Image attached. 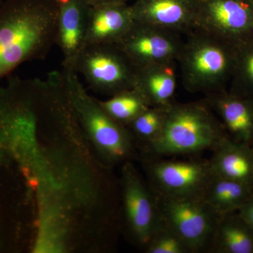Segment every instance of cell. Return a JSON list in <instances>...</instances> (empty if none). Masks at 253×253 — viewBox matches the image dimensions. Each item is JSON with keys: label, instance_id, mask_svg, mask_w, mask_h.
I'll use <instances>...</instances> for the list:
<instances>
[{"label": "cell", "instance_id": "obj_21", "mask_svg": "<svg viewBox=\"0 0 253 253\" xmlns=\"http://www.w3.org/2000/svg\"><path fill=\"white\" fill-rule=\"evenodd\" d=\"M168 106H150L126 126L130 127L133 132L147 145L151 144L162 132Z\"/></svg>", "mask_w": 253, "mask_h": 253}, {"label": "cell", "instance_id": "obj_4", "mask_svg": "<svg viewBox=\"0 0 253 253\" xmlns=\"http://www.w3.org/2000/svg\"><path fill=\"white\" fill-rule=\"evenodd\" d=\"M154 192L161 221L185 241L193 253H210L221 217L202 198L169 199Z\"/></svg>", "mask_w": 253, "mask_h": 253}, {"label": "cell", "instance_id": "obj_9", "mask_svg": "<svg viewBox=\"0 0 253 253\" xmlns=\"http://www.w3.org/2000/svg\"><path fill=\"white\" fill-rule=\"evenodd\" d=\"M184 41L180 33L134 21L116 45L137 68L155 63H177Z\"/></svg>", "mask_w": 253, "mask_h": 253}, {"label": "cell", "instance_id": "obj_22", "mask_svg": "<svg viewBox=\"0 0 253 253\" xmlns=\"http://www.w3.org/2000/svg\"><path fill=\"white\" fill-rule=\"evenodd\" d=\"M145 249L149 253H193L185 241L161 219Z\"/></svg>", "mask_w": 253, "mask_h": 253}, {"label": "cell", "instance_id": "obj_19", "mask_svg": "<svg viewBox=\"0 0 253 253\" xmlns=\"http://www.w3.org/2000/svg\"><path fill=\"white\" fill-rule=\"evenodd\" d=\"M99 104L113 120L126 126L150 107L143 95L134 87L113 95L111 99Z\"/></svg>", "mask_w": 253, "mask_h": 253}, {"label": "cell", "instance_id": "obj_7", "mask_svg": "<svg viewBox=\"0 0 253 253\" xmlns=\"http://www.w3.org/2000/svg\"><path fill=\"white\" fill-rule=\"evenodd\" d=\"M149 161L147 172L151 188L169 199H203L213 176L209 160L152 157Z\"/></svg>", "mask_w": 253, "mask_h": 253}, {"label": "cell", "instance_id": "obj_14", "mask_svg": "<svg viewBox=\"0 0 253 253\" xmlns=\"http://www.w3.org/2000/svg\"><path fill=\"white\" fill-rule=\"evenodd\" d=\"M134 22L129 3H105L91 6L86 44H118Z\"/></svg>", "mask_w": 253, "mask_h": 253}, {"label": "cell", "instance_id": "obj_11", "mask_svg": "<svg viewBox=\"0 0 253 253\" xmlns=\"http://www.w3.org/2000/svg\"><path fill=\"white\" fill-rule=\"evenodd\" d=\"M90 5L85 0H59L56 44L63 56V70L76 71V63L86 44Z\"/></svg>", "mask_w": 253, "mask_h": 253}, {"label": "cell", "instance_id": "obj_5", "mask_svg": "<svg viewBox=\"0 0 253 253\" xmlns=\"http://www.w3.org/2000/svg\"><path fill=\"white\" fill-rule=\"evenodd\" d=\"M61 74L71 104L96 142L113 159L127 156L131 144L126 126L113 120L99 103L91 101L76 71L63 70Z\"/></svg>", "mask_w": 253, "mask_h": 253}, {"label": "cell", "instance_id": "obj_27", "mask_svg": "<svg viewBox=\"0 0 253 253\" xmlns=\"http://www.w3.org/2000/svg\"><path fill=\"white\" fill-rule=\"evenodd\" d=\"M54 1H57V2H58V1H59V0H54Z\"/></svg>", "mask_w": 253, "mask_h": 253}, {"label": "cell", "instance_id": "obj_2", "mask_svg": "<svg viewBox=\"0 0 253 253\" xmlns=\"http://www.w3.org/2000/svg\"><path fill=\"white\" fill-rule=\"evenodd\" d=\"M227 138L222 123L204 99L173 101L161 135L147 146L151 157H170L214 151Z\"/></svg>", "mask_w": 253, "mask_h": 253}, {"label": "cell", "instance_id": "obj_12", "mask_svg": "<svg viewBox=\"0 0 253 253\" xmlns=\"http://www.w3.org/2000/svg\"><path fill=\"white\" fill-rule=\"evenodd\" d=\"M197 0H134L130 4L135 21L180 33L194 30Z\"/></svg>", "mask_w": 253, "mask_h": 253}, {"label": "cell", "instance_id": "obj_6", "mask_svg": "<svg viewBox=\"0 0 253 253\" xmlns=\"http://www.w3.org/2000/svg\"><path fill=\"white\" fill-rule=\"evenodd\" d=\"M94 90L114 95L134 86L136 68L116 44H87L76 66Z\"/></svg>", "mask_w": 253, "mask_h": 253}, {"label": "cell", "instance_id": "obj_23", "mask_svg": "<svg viewBox=\"0 0 253 253\" xmlns=\"http://www.w3.org/2000/svg\"><path fill=\"white\" fill-rule=\"evenodd\" d=\"M239 213L253 229V195L249 201L241 208Z\"/></svg>", "mask_w": 253, "mask_h": 253}, {"label": "cell", "instance_id": "obj_15", "mask_svg": "<svg viewBox=\"0 0 253 253\" xmlns=\"http://www.w3.org/2000/svg\"><path fill=\"white\" fill-rule=\"evenodd\" d=\"M209 159L214 175L253 186V146L227 138Z\"/></svg>", "mask_w": 253, "mask_h": 253}, {"label": "cell", "instance_id": "obj_26", "mask_svg": "<svg viewBox=\"0 0 253 253\" xmlns=\"http://www.w3.org/2000/svg\"><path fill=\"white\" fill-rule=\"evenodd\" d=\"M3 2H4V1H3V0H0V6H1V4H2Z\"/></svg>", "mask_w": 253, "mask_h": 253}, {"label": "cell", "instance_id": "obj_10", "mask_svg": "<svg viewBox=\"0 0 253 253\" xmlns=\"http://www.w3.org/2000/svg\"><path fill=\"white\" fill-rule=\"evenodd\" d=\"M124 207L128 226L135 241L146 248L161 224V216L152 188L143 184L134 169L124 172Z\"/></svg>", "mask_w": 253, "mask_h": 253}, {"label": "cell", "instance_id": "obj_20", "mask_svg": "<svg viewBox=\"0 0 253 253\" xmlns=\"http://www.w3.org/2000/svg\"><path fill=\"white\" fill-rule=\"evenodd\" d=\"M228 90L253 99V39L236 47L230 88Z\"/></svg>", "mask_w": 253, "mask_h": 253}, {"label": "cell", "instance_id": "obj_16", "mask_svg": "<svg viewBox=\"0 0 253 253\" xmlns=\"http://www.w3.org/2000/svg\"><path fill=\"white\" fill-rule=\"evenodd\" d=\"M177 63H155L136 68L133 87L139 91L150 106H169L176 87Z\"/></svg>", "mask_w": 253, "mask_h": 253}, {"label": "cell", "instance_id": "obj_8", "mask_svg": "<svg viewBox=\"0 0 253 253\" xmlns=\"http://www.w3.org/2000/svg\"><path fill=\"white\" fill-rule=\"evenodd\" d=\"M194 29L239 47L253 39V6L247 0H197Z\"/></svg>", "mask_w": 253, "mask_h": 253}, {"label": "cell", "instance_id": "obj_18", "mask_svg": "<svg viewBox=\"0 0 253 253\" xmlns=\"http://www.w3.org/2000/svg\"><path fill=\"white\" fill-rule=\"evenodd\" d=\"M253 195V186L213 174L203 199L219 217L239 212Z\"/></svg>", "mask_w": 253, "mask_h": 253}, {"label": "cell", "instance_id": "obj_24", "mask_svg": "<svg viewBox=\"0 0 253 253\" xmlns=\"http://www.w3.org/2000/svg\"><path fill=\"white\" fill-rule=\"evenodd\" d=\"M90 6L94 5L105 4V3L112 2H126L129 3V1H133L134 0H85Z\"/></svg>", "mask_w": 253, "mask_h": 253}, {"label": "cell", "instance_id": "obj_1", "mask_svg": "<svg viewBox=\"0 0 253 253\" xmlns=\"http://www.w3.org/2000/svg\"><path fill=\"white\" fill-rule=\"evenodd\" d=\"M58 2L6 0L0 6V81L28 61L43 60L55 44Z\"/></svg>", "mask_w": 253, "mask_h": 253}, {"label": "cell", "instance_id": "obj_25", "mask_svg": "<svg viewBox=\"0 0 253 253\" xmlns=\"http://www.w3.org/2000/svg\"><path fill=\"white\" fill-rule=\"evenodd\" d=\"M247 1L253 6V0H247Z\"/></svg>", "mask_w": 253, "mask_h": 253}, {"label": "cell", "instance_id": "obj_17", "mask_svg": "<svg viewBox=\"0 0 253 253\" xmlns=\"http://www.w3.org/2000/svg\"><path fill=\"white\" fill-rule=\"evenodd\" d=\"M210 253H253V229L239 212L219 218Z\"/></svg>", "mask_w": 253, "mask_h": 253}, {"label": "cell", "instance_id": "obj_13", "mask_svg": "<svg viewBox=\"0 0 253 253\" xmlns=\"http://www.w3.org/2000/svg\"><path fill=\"white\" fill-rule=\"evenodd\" d=\"M205 101L222 123L231 140L253 146V99L230 92L206 95Z\"/></svg>", "mask_w": 253, "mask_h": 253}, {"label": "cell", "instance_id": "obj_3", "mask_svg": "<svg viewBox=\"0 0 253 253\" xmlns=\"http://www.w3.org/2000/svg\"><path fill=\"white\" fill-rule=\"evenodd\" d=\"M185 36L177 60L184 88L206 95L227 90L236 48L197 29Z\"/></svg>", "mask_w": 253, "mask_h": 253}]
</instances>
